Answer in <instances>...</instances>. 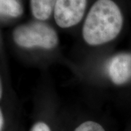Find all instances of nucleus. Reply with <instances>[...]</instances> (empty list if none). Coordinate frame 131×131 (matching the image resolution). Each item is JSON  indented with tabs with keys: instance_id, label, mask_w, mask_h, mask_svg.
Returning <instances> with one entry per match:
<instances>
[{
	"instance_id": "6",
	"label": "nucleus",
	"mask_w": 131,
	"mask_h": 131,
	"mask_svg": "<svg viewBox=\"0 0 131 131\" xmlns=\"http://www.w3.org/2000/svg\"><path fill=\"white\" fill-rule=\"evenodd\" d=\"M0 12L3 15L17 18L23 14V7L16 0H0Z\"/></svg>"
},
{
	"instance_id": "4",
	"label": "nucleus",
	"mask_w": 131,
	"mask_h": 131,
	"mask_svg": "<svg viewBox=\"0 0 131 131\" xmlns=\"http://www.w3.org/2000/svg\"><path fill=\"white\" fill-rule=\"evenodd\" d=\"M108 74L117 85L128 82L131 80V54L119 53L113 57L108 66Z\"/></svg>"
},
{
	"instance_id": "7",
	"label": "nucleus",
	"mask_w": 131,
	"mask_h": 131,
	"mask_svg": "<svg viewBox=\"0 0 131 131\" xmlns=\"http://www.w3.org/2000/svg\"><path fill=\"white\" fill-rule=\"evenodd\" d=\"M74 131H105L103 127L97 122L87 121L81 124Z\"/></svg>"
},
{
	"instance_id": "8",
	"label": "nucleus",
	"mask_w": 131,
	"mask_h": 131,
	"mask_svg": "<svg viewBox=\"0 0 131 131\" xmlns=\"http://www.w3.org/2000/svg\"><path fill=\"white\" fill-rule=\"evenodd\" d=\"M30 131H51L50 127L45 122H39L34 124Z\"/></svg>"
},
{
	"instance_id": "9",
	"label": "nucleus",
	"mask_w": 131,
	"mask_h": 131,
	"mask_svg": "<svg viewBox=\"0 0 131 131\" xmlns=\"http://www.w3.org/2000/svg\"><path fill=\"white\" fill-rule=\"evenodd\" d=\"M4 125V117H3V114L2 111H0V128L1 130H2V127Z\"/></svg>"
},
{
	"instance_id": "3",
	"label": "nucleus",
	"mask_w": 131,
	"mask_h": 131,
	"mask_svg": "<svg viewBox=\"0 0 131 131\" xmlns=\"http://www.w3.org/2000/svg\"><path fill=\"white\" fill-rule=\"evenodd\" d=\"M87 0H57L54 9L55 20L61 28H69L83 18Z\"/></svg>"
},
{
	"instance_id": "2",
	"label": "nucleus",
	"mask_w": 131,
	"mask_h": 131,
	"mask_svg": "<svg viewBox=\"0 0 131 131\" xmlns=\"http://www.w3.org/2000/svg\"><path fill=\"white\" fill-rule=\"evenodd\" d=\"M13 37L18 46L25 48L40 47L50 50L56 47L58 43L56 31L50 26L39 21L17 26L13 31Z\"/></svg>"
},
{
	"instance_id": "5",
	"label": "nucleus",
	"mask_w": 131,
	"mask_h": 131,
	"mask_svg": "<svg viewBox=\"0 0 131 131\" xmlns=\"http://www.w3.org/2000/svg\"><path fill=\"white\" fill-rule=\"evenodd\" d=\"M57 0H30L33 15L39 20L48 19L55 9Z\"/></svg>"
},
{
	"instance_id": "10",
	"label": "nucleus",
	"mask_w": 131,
	"mask_h": 131,
	"mask_svg": "<svg viewBox=\"0 0 131 131\" xmlns=\"http://www.w3.org/2000/svg\"><path fill=\"white\" fill-rule=\"evenodd\" d=\"M2 83H1V86H0V97L2 98Z\"/></svg>"
},
{
	"instance_id": "1",
	"label": "nucleus",
	"mask_w": 131,
	"mask_h": 131,
	"mask_svg": "<svg viewBox=\"0 0 131 131\" xmlns=\"http://www.w3.org/2000/svg\"><path fill=\"white\" fill-rule=\"evenodd\" d=\"M123 25L121 10L112 0H97L87 15L82 36L90 45L111 42L119 35Z\"/></svg>"
}]
</instances>
